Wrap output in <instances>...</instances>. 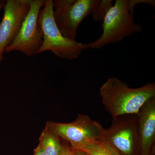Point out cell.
<instances>
[{
    "label": "cell",
    "instance_id": "11",
    "mask_svg": "<svg viewBox=\"0 0 155 155\" xmlns=\"http://www.w3.org/2000/svg\"><path fill=\"white\" fill-rule=\"evenodd\" d=\"M75 150L82 151L89 155H121L103 139L89 142Z\"/></svg>",
    "mask_w": 155,
    "mask_h": 155
},
{
    "label": "cell",
    "instance_id": "12",
    "mask_svg": "<svg viewBox=\"0 0 155 155\" xmlns=\"http://www.w3.org/2000/svg\"><path fill=\"white\" fill-rule=\"evenodd\" d=\"M111 0H101L99 5L96 9L92 15L93 18L95 21H101L107 12L113 5Z\"/></svg>",
    "mask_w": 155,
    "mask_h": 155
},
{
    "label": "cell",
    "instance_id": "13",
    "mask_svg": "<svg viewBox=\"0 0 155 155\" xmlns=\"http://www.w3.org/2000/svg\"><path fill=\"white\" fill-rule=\"evenodd\" d=\"M61 155H73V150L67 141L64 140V147Z\"/></svg>",
    "mask_w": 155,
    "mask_h": 155
},
{
    "label": "cell",
    "instance_id": "16",
    "mask_svg": "<svg viewBox=\"0 0 155 155\" xmlns=\"http://www.w3.org/2000/svg\"><path fill=\"white\" fill-rule=\"evenodd\" d=\"M5 2L4 1H1L0 2V11L2 10L3 7H4V5H5Z\"/></svg>",
    "mask_w": 155,
    "mask_h": 155
},
{
    "label": "cell",
    "instance_id": "7",
    "mask_svg": "<svg viewBox=\"0 0 155 155\" xmlns=\"http://www.w3.org/2000/svg\"><path fill=\"white\" fill-rule=\"evenodd\" d=\"M103 139L121 155L133 154L137 147L140 148L137 115H124L113 119Z\"/></svg>",
    "mask_w": 155,
    "mask_h": 155
},
{
    "label": "cell",
    "instance_id": "10",
    "mask_svg": "<svg viewBox=\"0 0 155 155\" xmlns=\"http://www.w3.org/2000/svg\"><path fill=\"white\" fill-rule=\"evenodd\" d=\"M64 140L50 130L47 126L39 138V145L46 155H61Z\"/></svg>",
    "mask_w": 155,
    "mask_h": 155
},
{
    "label": "cell",
    "instance_id": "14",
    "mask_svg": "<svg viewBox=\"0 0 155 155\" xmlns=\"http://www.w3.org/2000/svg\"><path fill=\"white\" fill-rule=\"evenodd\" d=\"M33 155H46V154L42 150L40 146L38 145L36 148L34 150Z\"/></svg>",
    "mask_w": 155,
    "mask_h": 155
},
{
    "label": "cell",
    "instance_id": "8",
    "mask_svg": "<svg viewBox=\"0 0 155 155\" xmlns=\"http://www.w3.org/2000/svg\"><path fill=\"white\" fill-rule=\"evenodd\" d=\"M30 0H8L0 22V63L6 48L17 37L30 9Z\"/></svg>",
    "mask_w": 155,
    "mask_h": 155
},
{
    "label": "cell",
    "instance_id": "1",
    "mask_svg": "<svg viewBox=\"0 0 155 155\" xmlns=\"http://www.w3.org/2000/svg\"><path fill=\"white\" fill-rule=\"evenodd\" d=\"M104 107L113 119L124 115H137L149 100L155 97V84L131 88L119 78H109L100 88Z\"/></svg>",
    "mask_w": 155,
    "mask_h": 155
},
{
    "label": "cell",
    "instance_id": "3",
    "mask_svg": "<svg viewBox=\"0 0 155 155\" xmlns=\"http://www.w3.org/2000/svg\"><path fill=\"white\" fill-rule=\"evenodd\" d=\"M38 22L43 32V42L37 54L51 51L59 58L72 60L89 49L88 44L69 39L62 34L54 19L52 0H46L40 11Z\"/></svg>",
    "mask_w": 155,
    "mask_h": 155
},
{
    "label": "cell",
    "instance_id": "2",
    "mask_svg": "<svg viewBox=\"0 0 155 155\" xmlns=\"http://www.w3.org/2000/svg\"><path fill=\"white\" fill-rule=\"evenodd\" d=\"M140 3L152 5L151 0H116L103 18V32L89 49H101L107 45L122 41L125 38L140 33L142 28L134 20V11Z\"/></svg>",
    "mask_w": 155,
    "mask_h": 155
},
{
    "label": "cell",
    "instance_id": "6",
    "mask_svg": "<svg viewBox=\"0 0 155 155\" xmlns=\"http://www.w3.org/2000/svg\"><path fill=\"white\" fill-rule=\"evenodd\" d=\"M45 0H30V9L14 41L5 52L19 51L28 57L36 54L43 42V32L38 22L41 9Z\"/></svg>",
    "mask_w": 155,
    "mask_h": 155
},
{
    "label": "cell",
    "instance_id": "9",
    "mask_svg": "<svg viewBox=\"0 0 155 155\" xmlns=\"http://www.w3.org/2000/svg\"><path fill=\"white\" fill-rule=\"evenodd\" d=\"M137 115L141 155H149L155 140V97L147 101Z\"/></svg>",
    "mask_w": 155,
    "mask_h": 155
},
{
    "label": "cell",
    "instance_id": "5",
    "mask_svg": "<svg viewBox=\"0 0 155 155\" xmlns=\"http://www.w3.org/2000/svg\"><path fill=\"white\" fill-rule=\"evenodd\" d=\"M46 126L56 135L68 142L72 150L95 140L102 139L105 129L87 115L79 114L74 122L60 123L49 121Z\"/></svg>",
    "mask_w": 155,
    "mask_h": 155
},
{
    "label": "cell",
    "instance_id": "15",
    "mask_svg": "<svg viewBox=\"0 0 155 155\" xmlns=\"http://www.w3.org/2000/svg\"><path fill=\"white\" fill-rule=\"evenodd\" d=\"M73 155H89L86 153L82 151L79 150H73Z\"/></svg>",
    "mask_w": 155,
    "mask_h": 155
},
{
    "label": "cell",
    "instance_id": "4",
    "mask_svg": "<svg viewBox=\"0 0 155 155\" xmlns=\"http://www.w3.org/2000/svg\"><path fill=\"white\" fill-rule=\"evenodd\" d=\"M101 0L53 1L54 19L65 37L75 40L78 26L84 19L94 13Z\"/></svg>",
    "mask_w": 155,
    "mask_h": 155
}]
</instances>
